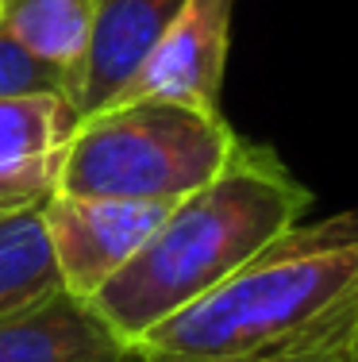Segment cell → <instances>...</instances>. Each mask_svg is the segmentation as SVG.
Listing matches in <instances>:
<instances>
[{
	"mask_svg": "<svg viewBox=\"0 0 358 362\" xmlns=\"http://www.w3.org/2000/svg\"><path fill=\"white\" fill-rule=\"evenodd\" d=\"M239 143L224 112L177 100L100 108L66 143L54 193L177 204L224 174Z\"/></svg>",
	"mask_w": 358,
	"mask_h": 362,
	"instance_id": "3957f363",
	"label": "cell"
},
{
	"mask_svg": "<svg viewBox=\"0 0 358 362\" xmlns=\"http://www.w3.org/2000/svg\"><path fill=\"white\" fill-rule=\"evenodd\" d=\"M174 204L119 201V197L54 193L39 204L58 286L89 305L108 281L147 247Z\"/></svg>",
	"mask_w": 358,
	"mask_h": 362,
	"instance_id": "277c9868",
	"label": "cell"
},
{
	"mask_svg": "<svg viewBox=\"0 0 358 362\" xmlns=\"http://www.w3.org/2000/svg\"><path fill=\"white\" fill-rule=\"evenodd\" d=\"M185 0H93L89 39L78 74L81 119L100 112L135 77Z\"/></svg>",
	"mask_w": 358,
	"mask_h": 362,
	"instance_id": "52a82bcc",
	"label": "cell"
},
{
	"mask_svg": "<svg viewBox=\"0 0 358 362\" xmlns=\"http://www.w3.org/2000/svg\"><path fill=\"white\" fill-rule=\"evenodd\" d=\"M0 362H143L119 335L66 289L0 316Z\"/></svg>",
	"mask_w": 358,
	"mask_h": 362,
	"instance_id": "8992f818",
	"label": "cell"
},
{
	"mask_svg": "<svg viewBox=\"0 0 358 362\" xmlns=\"http://www.w3.org/2000/svg\"><path fill=\"white\" fill-rule=\"evenodd\" d=\"M89 20L93 0H0V31L70 77L73 105H78V74Z\"/></svg>",
	"mask_w": 358,
	"mask_h": 362,
	"instance_id": "9c48e42d",
	"label": "cell"
},
{
	"mask_svg": "<svg viewBox=\"0 0 358 362\" xmlns=\"http://www.w3.org/2000/svg\"><path fill=\"white\" fill-rule=\"evenodd\" d=\"M208 362H358V297L301 335H289V339L258 351H243V355L208 358Z\"/></svg>",
	"mask_w": 358,
	"mask_h": 362,
	"instance_id": "8fae6325",
	"label": "cell"
},
{
	"mask_svg": "<svg viewBox=\"0 0 358 362\" xmlns=\"http://www.w3.org/2000/svg\"><path fill=\"white\" fill-rule=\"evenodd\" d=\"M50 289L62 286H58L54 262H50L39 209L0 220V316L28 300L47 297Z\"/></svg>",
	"mask_w": 358,
	"mask_h": 362,
	"instance_id": "30bf717a",
	"label": "cell"
},
{
	"mask_svg": "<svg viewBox=\"0 0 358 362\" xmlns=\"http://www.w3.org/2000/svg\"><path fill=\"white\" fill-rule=\"evenodd\" d=\"M39 93H58L73 100V81L35 50L0 31V97H39Z\"/></svg>",
	"mask_w": 358,
	"mask_h": 362,
	"instance_id": "7c38bea8",
	"label": "cell"
},
{
	"mask_svg": "<svg viewBox=\"0 0 358 362\" xmlns=\"http://www.w3.org/2000/svg\"><path fill=\"white\" fill-rule=\"evenodd\" d=\"M50 185L28 177H0V220H12L20 212H31L47 201Z\"/></svg>",
	"mask_w": 358,
	"mask_h": 362,
	"instance_id": "4fadbf2b",
	"label": "cell"
},
{
	"mask_svg": "<svg viewBox=\"0 0 358 362\" xmlns=\"http://www.w3.org/2000/svg\"><path fill=\"white\" fill-rule=\"evenodd\" d=\"M235 0H185L177 20L155 42L147 62L105 108L135 100H177L204 112H220L224 66L232 47Z\"/></svg>",
	"mask_w": 358,
	"mask_h": 362,
	"instance_id": "5b68a950",
	"label": "cell"
},
{
	"mask_svg": "<svg viewBox=\"0 0 358 362\" xmlns=\"http://www.w3.org/2000/svg\"><path fill=\"white\" fill-rule=\"evenodd\" d=\"M312 209V193L262 143H239L216 181L166 212L139 255L89 308L124 343H139L220 281L239 274Z\"/></svg>",
	"mask_w": 358,
	"mask_h": 362,
	"instance_id": "6da1fadb",
	"label": "cell"
},
{
	"mask_svg": "<svg viewBox=\"0 0 358 362\" xmlns=\"http://www.w3.org/2000/svg\"><path fill=\"white\" fill-rule=\"evenodd\" d=\"M81 112L70 97H0V177L47 181L54 189L66 143L73 139Z\"/></svg>",
	"mask_w": 358,
	"mask_h": 362,
	"instance_id": "ba28073f",
	"label": "cell"
},
{
	"mask_svg": "<svg viewBox=\"0 0 358 362\" xmlns=\"http://www.w3.org/2000/svg\"><path fill=\"white\" fill-rule=\"evenodd\" d=\"M358 297V212L297 223L135 347L147 362H208L301 335Z\"/></svg>",
	"mask_w": 358,
	"mask_h": 362,
	"instance_id": "7a4b0ae2",
	"label": "cell"
}]
</instances>
